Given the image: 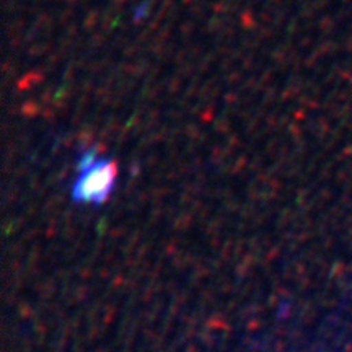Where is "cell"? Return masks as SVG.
Instances as JSON below:
<instances>
[{
    "mask_svg": "<svg viewBox=\"0 0 352 352\" xmlns=\"http://www.w3.org/2000/svg\"><path fill=\"white\" fill-rule=\"evenodd\" d=\"M116 176V162L111 158H100L95 148H90L78 158V176L70 191L72 201L76 204H104L113 192Z\"/></svg>",
    "mask_w": 352,
    "mask_h": 352,
    "instance_id": "cell-1",
    "label": "cell"
},
{
    "mask_svg": "<svg viewBox=\"0 0 352 352\" xmlns=\"http://www.w3.org/2000/svg\"><path fill=\"white\" fill-rule=\"evenodd\" d=\"M135 12H138V13H135V20L144 19V16L147 15V3H142V6H139V8Z\"/></svg>",
    "mask_w": 352,
    "mask_h": 352,
    "instance_id": "cell-2",
    "label": "cell"
}]
</instances>
